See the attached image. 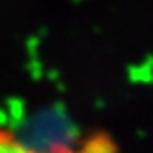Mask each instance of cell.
Returning <instances> with one entry per match:
<instances>
[{"label": "cell", "instance_id": "cell-1", "mask_svg": "<svg viewBox=\"0 0 153 153\" xmlns=\"http://www.w3.org/2000/svg\"><path fill=\"white\" fill-rule=\"evenodd\" d=\"M0 153H114V146L105 135H96L78 149H74L70 146L39 149L30 146L28 142L19 138L17 135H13L11 131L0 127Z\"/></svg>", "mask_w": 153, "mask_h": 153}]
</instances>
